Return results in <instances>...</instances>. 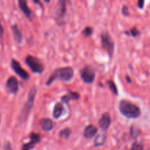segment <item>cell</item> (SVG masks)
Listing matches in <instances>:
<instances>
[{"label": "cell", "mask_w": 150, "mask_h": 150, "mask_svg": "<svg viewBox=\"0 0 150 150\" xmlns=\"http://www.w3.org/2000/svg\"><path fill=\"white\" fill-rule=\"evenodd\" d=\"M120 113L128 119H137L141 116L140 108L136 104L126 100H122L119 104Z\"/></svg>", "instance_id": "6da1fadb"}, {"label": "cell", "mask_w": 150, "mask_h": 150, "mask_svg": "<svg viewBox=\"0 0 150 150\" xmlns=\"http://www.w3.org/2000/svg\"><path fill=\"white\" fill-rule=\"evenodd\" d=\"M73 76H74V71H73L72 67H64L59 68L51 75L48 81L46 82V85L49 86L57 79H59L60 81H70L73 78Z\"/></svg>", "instance_id": "7a4b0ae2"}, {"label": "cell", "mask_w": 150, "mask_h": 150, "mask_svg": "<svg viewBox=\"0 0 150 150\" xmlns=\"http://www.w3.org/2000/svg\"><path fill=\"white\" fill-rule=\"evenodd\" d=\"M37 92H38V89H37L35 86H32L31 88L30 91L29 92V95H28L27 100H26L25 105H23L20 116H19V121L21 122H24L28 119V117H29V114H30L31 111H32V107L34 105Z\"/></svg>", "instance_id": "3957f363"}, {"label": "cell", "mask_w": 150, "mask_h": 150, "mask_svg": "<svg viewBox=\"0 0 150 150\" xmlns=\"http://www.w3.org/2000/svg\"><path fill=\"white\" fill-rule=\"evenodd\" d=\"M25 62L34 73L40 74L44 71L43 64L41 62L40 60H39L35 57L32 55L26 56L25 59Z\"/></svg>", "instance_id": "277c9868"}, {"label": "cell", "mask_w": 150, "mask_h": 150, "mask_svg": "<svg viewBox=\"0 0 150 150\" xmlns=\"http://www.w3.org/2000/svg\"><path fill=\"white\" fill-rule=\"evenodd\" d=\"M101 45L110 57H112L114 51V42L108 32H103L100 36Z\"/></svg>", "instance_id": "5b68a950"}, {"label": "cell", "mask_w": 150, "mask_h": 150, "mask_svg": "<svg viewBox=\"0 0 150 150\" xmlns=\"http://www.w3.org/2000/svg\"><path fill=\"white\" fill-rule=\"evenodd\" d=\"M67 12V0H59L56 9V20L59 25H62Z\"/></svg>", "instance_id": "8992f818"}, {"label": "cell", "mask_w": 150, "mask_h": 150, "mask_svg": "<svg viewBox=\"0 0 150 150\" xmlns=\"http://www.w3.org/2000/svg\"><path fill=\"white\" fill-rule=\"evenodd\" d=\"M81 78L83 82L88 84H91L95 79V71L90 66H85L80 71Z\"/></svg>", "instance_id": "52a82bcc"}, {"label": "cell", "mask_w": 150, "mask_h": 150, "mask_svg": "<svg viewBox=\"0 0 150 150\" xmlns=\"http://www.w3.org/2000/svg\"><path fill=\"white\" fill-rule=\"evenodd\" d=\"M11 67L13 69V71L21 78V79H23V80L26 81L29 79V76L27 72L23 69V67L20 65L16 59H12L11 61Z\"/></svg>", "instance_id": "ba28073f"}, {"label": "cell", "mask_w": 150, "mask_h": 150, "mask_svg": "<svg viewBox=\"0 0 150 150\" xmlns=\"http://www.w3.org/2000/svg\"><path fill=\"white\" fill-rule=\"evenodd\" d=\"M6 89L9 93L16 94L18 90V81L14 76L9 78L6 83Z\"/></svg>", "instance_id": "9c48e42d"}, {"label": "cell", "mask_w": 150, "mask_h": 150, "mask_svg": "<svg viewBox=\"0 0 150 150\" xmlns=\"http://www.w3.org/2000/svg\"><path fill=\"white\" fill-rule=\"evenodd\" d=\"M111 118L110 114L108 113H104L101 118L100 119L98 125H99V127H100L101 130H103V131H106L111 125Z\"/></svg>", "instance_id": "30bf717a"}, {"label": "cell", "mask_w": 150, "mask_h": 150, "mask_svg": "<svg viewBox=\"0 0 150 150\" xmlns=\"http://www.w3.org/2000/svg\"><path fill=\"white\" fill-rule=\"evenodd\" d=\"M40 141V136L39 134H36L35 133H31L30 142L23 144L22 150H31L35 147V145L39 143Z\"/></svg>", "instance_id": "8fae6325"}, {"label": "cell", "mask_w": 150, "mask_h": 150, "mask_svg": "<svg viewBox=\"0 0 150 150\" xmlns=\"http://www.w3.org/2000/svg\"><path fill=\"white\" fill-rule=\"evenodd\" d=\"M98 133V128L93 125H89L86 126L83 130V136L86 139H92Z\"/></svg>", "instance_id": "7c38bea8"}, {"label": "cell", "mask_w": 150, "mask_h": 150, "mask_svg": "<svg viewBox=\"0 0 150 150\" xmlns=\"http://www.w3.org/2000/svg\"><path fill=\"white\" fill-rule=\"evenodd\" d=\"M40 125L44 131H50L54 128V122L48 118H42L40 120Z\"/></svg>", "instance_id": "4fadbf2b"}, {"label": "cell", "mask_w": 150, "mask_h": 150, "mask_svg": "<svg viewBox=\"0 0 150 150\" xmlns=\"http://www.w3.org/2000/svg\"><path fill=\"white\" fill-rule=\"evenodd\" d=\"M80 98V95L76 92H71L69 91L68 94L64 95L61 98V100L62 103L68 104L69 102H70L73 100H79Z\"/></svg>", "instance_id": "5bb4252c"}, {"label": "cell", "mask_w": 150, "mask_h": 150, "mask_svg": "<svg viewBox=\"0 0 150 150\" xmlns=\"http://www.w3.org/2000/svg\"><path fill=\"white\" fill-rule=\"evenodd\" d=\"M18 6L21 10L26 16V17L29 18L31 16H32V11L29 9V7H28L26 0H18Z\"/></svg>", "instance_id": "9a60e30c"}, {"label": "cell", "mask_w": 150, "mask_h": 150, "mask_svg": "<svg viewBox=\"0 0 150 150\" xmlns=\"http://www.w3.org/2000/svg\"><path fill=\"white\" fill-rule=\"evenodd\" d=\"M12 31H13V35L14 37L15 40L16 42L18 44H21L22 42V40H23V37H22V34L19 28L16 24H14L12 26Z\"/></svg>", "instance_id": "2e32d148"}, {"label": "cell", "mask_w": 150, "mask_h": 150, "mask_svg": "<svg viewBox=\"0 0 150 150\" xmlns=\"http://www.w3.org/2000/svg\"><path fill=\"white\" fill-rule=\"evenodd\" d=\"M64 111V107H63L62 103H57L54 106L53 110V117L54 119H59L61 117Z\"/></svg>", "instance_id": "e0dca14e"}, {"label": "cell", "mask_w": 150, "mask_h": 150, "mask_svg": "<svg viewBox=\"0 0 150 150\" xmlns=\"http://www.w3.org/2000/svg\"><path fill=\"white\" fill-rule=\"evenodd\" d=\"M105 139H106V134L105 133H101L96 137L95 140V146H100L105 144Z\"/></svg>", "instance_id": "ac0fdd59"}, {"label": "cell", "mask_w": 150, "mask_h": 150, "mask_svg": "<svg viewBox=\"0 0 150 150\" xmlns=\"http://www.w3.org/2000/svg\"><path fill=\"white\" fill-rule=\"evenodd\" d=\"M71 129L69 127H66L59 132V136L63 139H67L71 135Z\"/></svg>", "instance_id": "d6986e66"}, {"label": "cell", "mask_w": 150, "mask_h": 150, "mask_svg": "<svg viewBox=\"0 0 150 150\" xmlns=\"http://www.w3.org/2000/svg\"><path fill=\"white\" fill-rule=\"evenodd\" d=\"M107 83H108V87H109L110 90H111V92L114 94V95H118V89H117L115 83H114V81H108Z\"/></svg>", "instance_id": "ffe728a7"}, {"label": "cell", "mask_w": 150, "mask_h": 150, "mask_svg": "<svg viewBox=\"0 0 150 150\" xmlns=\"http://www.w3.org/2000/svg\"><path fill=\"white\" fill-rule=\"evenodd\" d=\"M139 133H140V131H139V129L138 127H135V126H131V127H130V136L133 139H136L139 136Z\"/></svg>", "instance_id": "44dd1931"}, {"label": "cell", "mask_w": 150, "mask_h": 150, "mask_svg": "<svg viewBox=\"0 0 150 150\" xmlns=\"http://www.w3.org/2000/svg\"><path fill=\"white\" fill-rule=\"evenodd\" d=\"M92 32H93V29L92 27H90V26H86V27L84 28L82 33H83V36L87 38V37L91 36L92 35Z\"/></svg>", "instance_id": "7402d4cb"}, {"label": "cell", "mask_w": 150, "mask_h": 150, "mask_svg": "<svg viewBox=\"0 0 150 150\" xmlns=\"http://www.w3.org/2000/svg\"><path fill=\"white\" fill-rule=\"evenodd\" d=\"M125 34L127 35H130V36H132V37H136L139 35V31L136 28L133 27V28H132L130 31L125 32Z\"/></svg>", "instance_id": "603a6c76"}, {"label": "cell", "mask_w": 150, "mask_h": 150, "mask_svg": "<svg viewBox=\"0 0 150 150\" xmlns=\"http://www.w3.org/2000/svg\"><path fill=\"white\" fill-rule=\"evenodd\" d=\"M144 146L139 142H134L131 146V150H143Z\"/></svg>", "instance_id": "cb8c5ba5"}, {"label": "cell", "mask_w": 150, "mask_h": 150, "mask_svg": "<svg viewBox=\"0 0 150 150\" xmlns=\"http://www.w3.org/2000/svg\"><path fill=\"white\" fill-rule=\"evenodd\" d=\"M122 14L124 15L125 16H129V10H128V7L127 6H124L122 9Z\"/></svg>", "instance_id": "d4e9b609"}, {"label": "cell", "mask_w": 150, "mask_h": 150, "mask_svg": "<svg viewBox=\"0 0 150 150\" xmlns=\"http://www.w3.org/2000/svg\"><path fill=\"white\" fill-rule=\"evenodd\" d=\"M137 5L139 8L143 9L144 7V0H138Z\"/></svg>", "instance_id": "484cf974"}, {"label": "cell", "mask_w": 150, "mask_h": 150, "mask_svg": "<svg viewBox=\"0 0 150 150\" xmlns=\"http://www.w3.org/2000/svg\"><path fill=\"white\" fill-rule=\"evenodd\" d=\"M4 150H12V146L9 142L6 143L4 146Z\"/></svg>", "instance_id": "4316f807"}, {"label": "cell", "mask_w": 150, "mask_h": 150, "mask_svg": "<svg viewBox=\"0 0 150 150\" xmlns=\"http://www.w3.org/2000/svg\"><path fill=\"white\" fill-rule=\"evenodd\" d=\"M3 32H4V29H3L2 26L1 24V22H0V36L3 35Z\"/></svg>", "instance_id": "83f0119b"}, {"label": "cell", "mask_w": 150, "mask_h": 150, "mask_svg": "<svg viewBox=\"0 0 150 150\" xmlns=\"http://www.w3.org/2000/svg\"><path fill=\"white\" fill-rule=\"evenodd\" d=\"M126 80H127V82H128V83H131V80H130V77H129V76H126Z\"/></svg>", "instance_id": "f1b7e54d"}, {"label": "cell", "mask_w": 150, "mask_h": 150, "mask_svg": "<svg viewBox=\"0 0 150 150\" xmlns=\"http://www.w3.org/2000/svg\"><path fill=\"white\" fill-rule=\"evenodd\" d=\"M34 2L35 3V4H40V0H33Z\"/></svg>", "instance_id": "f546056e"}, {"label": "cell", "mask_w": 150, "mask_h": 150, "mask_svg": "<svg viewBox=\"0 0 150 150\" xmlns=\"http://www.w3.org/2000/svg\"><path fill=\"white\" fill-rule=\"evenodd\" d=\"M45 2H47V3H48L50 1V0H45Z\"/></svg>", "instance_id": "4dcf8cb0"}]
</instances>
